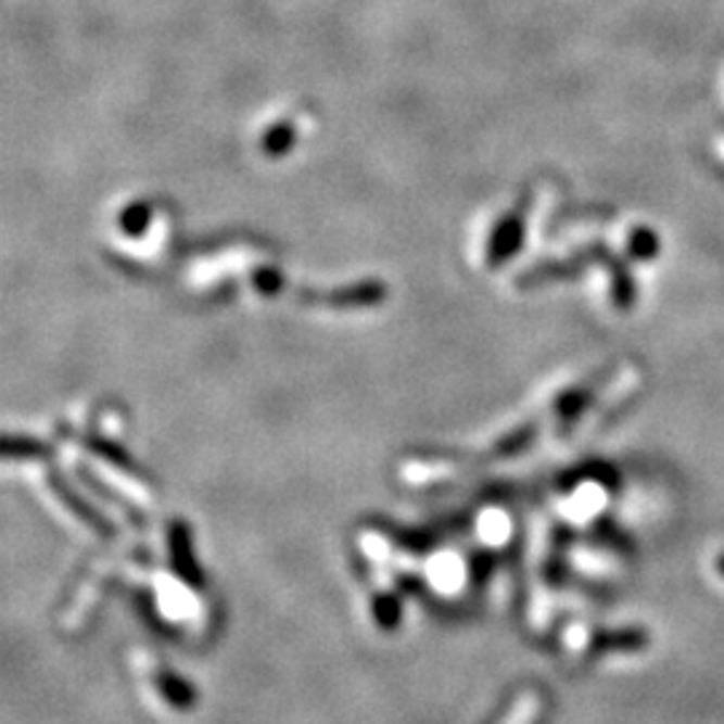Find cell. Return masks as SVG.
<instances>
[{
  "label": "cell",
  "instance_id": "obj_1",
  "mask_svg": "<svg viewBox=\"0 0 724 724\" xmlns=\"http://www.w3.org/2000/svg\"><path fill=\"white\" fill-rule=\"evenodd\" d=\"M649 644V634L644 628H623V631H607L593 638L590 649L596 655L607 652H638Z\"/></svg>",
  "mask_w": 724,
  "mask_h": 724
},
{
  "label": "cell",
  "instance_id": "obj_3",
  "mask_svg": "<svg viewBox=\"0 0 724 724\" xmlns=\"http://www.w3.org/2000/svg\"><path fill=\"white\" fill-rule=\"evenodd\" d=\"M539 714H543V695L526 693L501 724H537Z\"/></svg>",
  "mask_w": 724,
  "mask_h": 724
},
{
  "label": "cell",
  "instance_id": "obj_2",
  "mask_svg": "<svg viewBox=\"0 0 724 724\" xmlns=\"http://www.w3.org/2000/svg\"><path fill=\"white\" fill-rule=\"evenodd\" d=\"M609 269H612L614 304H618V309H631V306H634V301H636L634 277H631V271L625 269L620 261H612V264H609Z\"/></svg>",
  "mask_w": 724,
  "mask_h": 724
},
{
  "label": "cell",
  "instance_id": "obj_4",
  "mask_svg": "<svg viewBox=\"0 0 724 724\" xmlns=\"http://www.w3.org/2000/svg\"><path fill=\"white\" fill-rule=\"evenodd\" d=\"M628 253H631V258H636V261H652L655 255L660 253L658 233H655L652 228H636V231L631 233Z\"/></svg>",
  "mask_w": 724,
  "mask_h": 724
}]
</instances>
